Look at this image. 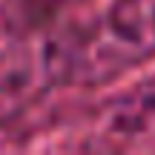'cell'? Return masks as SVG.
I'll return each instance as SVG.
<instances>
[{
    "label": "cell",
    "mask_w": 155,
    "mask_h": 155,
    "mask_svg": "<svg viewBox=\"0 0 155 155\" xmlns=\"http://www.w3.org/2000/svg\"><path fill=\"white\" fill-rule=\"evenodd\" d=\"M155 55V0H112L72 32L63 86H104Z\"/></svg>",
    "instance_id": "6da1fadb"
},
{
    "label": "cell",
    "mask_w": 155,
    "mask_h": 155,
    "mask_svg": "<svg viewBox=\"0 0 155 155\" xmlns=\"http://www.w3.org/2000/svg\"><path fill=\"white\" fill-rule=\"evenodd\" d=\"M75 29H40L0 52V129L29 112L46 92L63 86Z\"/></svg>",
    "instance_id": "7a4b0ae2"
},
{
    "label": "cell",
    "mask_w": 155,
    "mask_h": 155,
    "mask_svg": "<svg viewBox=\"0 0 155 155\" xmlns=\"http://www.w3.org/2000/svg\"><path fill=\"white\" fill-rule=\"evenodd\" d=\"M155 135V81L115 95L89 115L75 144L81 150L132 147Z\"/></svg>",
    "instance_id": "3957f363"
},
{
    "label": "cell",
    "mask_w": 155,
    "mask_h": 155,
    "mask_svg": "<svg viewBox=\"0 0 155 155\" xmlns=\"http://www.w3.org/2000/svg\"><path fill=\"white\" fill-rule=\"evenodd\" d=\"M69 3L75 0H0V32L15 40L49 29Z\"/></svg>",
    "instance_id": "277c9868"
}]
</instances>
